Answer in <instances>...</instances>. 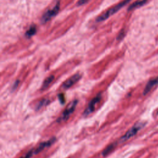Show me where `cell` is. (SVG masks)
I'll use <instances>...</instances> for the list:
<instances>
[{
  "instance_id": "5",
  "label": "cell",
  "mask_w": 158,
  "mask_h": 158,
  "mask_svg": "<svg viewBox=\"0 0 158 158\" xmlns=\"http://www.w3.org/2000/svg\"><path fill=\"white\" fill-rule=\"evenodd\" d=\"M102 98V94L101 93H99L94 98H93L90 102H89L87 107L85 110L83 112V115L84 116H87L89 114H91L94 110L96 105L101 101Z\"/></svg>"
},
{
  "instance_id": "4",
  "label": "cell",
  "mask_w": 158,
  "mask_h": 158,
  "mask_svg": "<svg viewBox=\"0 0 158 158\" xmlns=\"http://www.w3.org/2000/svg\"><path fill=\"white\" fill-rule=\"evenodd\" d=\"M59 9H60V2L58 1L57 2L55 6L52 9L48 10L46 13L44 14V15L41 17L42 23H45L49 20H50L53 17H54L59 12Z\"/></svg>"
},
{
  "instance_id": "14",
  "label": "cell",
  "mask_w": 158,
  "mask_h": 158,
  "mask_svg": "<svg viewBox=\"0 0 158 158\" xmlns=\"http://www.w3.org/2000/svg\"><path fill=\"white\" fill-rule=\"evenodd\" d=\"M33 154H34V150L31 149L25 155H24L23 157H22L20 158H30Z\"/></svg>"
},
{
  "instance_id": "1",
  "label": "cell",
  "mask_w": 158,
  "mask_h": 158,
  "mask_svg": "<svg viewBox=\"0 0 158 158\" xmlns=\"http://www.w3.org/2000/svg\"><path fill=\"white\" fill-rule=\"evenodd\" d=\"M130 1V0H124L123 1L120 2L119 4H117L116 6H114L113 7L109 9L107 11H106L104 13L99 15L96 19V22H101L103 20H105L106 19L109 17L110 15H113L114 14L116 13L117 11H118L122 7L125 6L127 3H128Z\"/></svg>"
},
{
  "instance_id": "10",
  "label": "cell",
  "mask_w": 158,
  "mask_h": 158,
  "mask_svg": "<svg viewBox=\"0 0 158 158\" xmlns=\"http://www.w3.org/2000/svg\"><path fill=\"white\" fill-rule=\"evenodd\" d=\"M49 99H48L47 98H44V99H41L35 105V110H38L40 109H41L44 106H46V105H48L49 104Z\"/></svg>"
},
{
  "instance_id": "8",
  "label": "cell",
  "mask_w": 158,
  "mask_h": 158,
  "mask_svg": "<svg viewBox=\"0 0 158 158\" xmlns=\"http://www.w3.org/2000/svg\"><path fill=\"white\" fill-rule=\"evenodd\" d=\"M157 85H158V77L150 80L148 82V83L146 84V85L144 89V91H143L144 95L148 94L151 91V89H152L155 86H156Z\"/></svg>"
},
{
  "instance_id": "3",
  "label": "cell",
  "mask_w": 158,
  "mask_h": 158,
  "mask_svg": "<svg viewBox=\"0 0 158 158\" xmlns=\"http://www.w3.org/2000/svg\"><path fill=\"white\" fill-rule=\"evenodd\" d=\"M143 125L144 124H143L142 123H138L135 124L130 130H128L123 136H122V138H120V141L122 142L126 141L127 140L134 136L138 133V131L142 128V127H143Z\"/></svg>"
},
{
  "instance_id": "2",
  "label": "cell",
  "mask_w": 158,
  "mask_h": 158,
  "mask_svg": "<svg viewBox=\"0 0 158 158\" xmlns=\"http://www.w3.org/2000/svg\"><path fill=\"white\" fill-rule=\"evenodd\" d=\"M77 104H78L77 99H75L72 101L71 102H70L67 106V107L65 109V110L63 111L62 114L58 117V118L57 119V122H62L66 121L69 118L70 115L75 110Z\"/></svg>"
},
{
  "instance_id": "6",
  "label": "cell",
  "mask_w": 158,
  "mask_h": 158,
  "mask_svg": "<svg viewBox=\"0 0 158 158\" xmlns=\"http://www.w3.org/2000/svg\"><path fill=\"white\" fill-rule=\"evenodd\" d=\"M81 76L80 73H77L74 75H73L72 77H70L69 78H68L66 81H65L63 84L62 85V88L63 89H68L70 88L72 85H73L75 83H76L80 78Z\"/></svg>"
},
{
  "instance_id": "13",
  "label": "cell",
  "mask_w": 158,
  "mask_h": 158,
  "mask_svg": "<svg viewBox=\"0 0 158 158\" xmlns=\"http://www.w3.org/2000/svg\"><path fill=\"white\" fill-rule=\"evenodd\" d=\"M36 33V27L35 25H32L30 27V28L26 31L25 36L28 38H30L34 35H35Z\"/></svg>"
},
{
  "instance_id": "11",
  "label": "cell",
  "mask_w": 158,
  "mask_h": 158,
  "mask_svg": "<svg viewBox=\"0 0 158 158\" xmlns=\"http://www.w3.org/2000/svg\"><path fill=\"white\" fill-rule=\"evenodd\" d=\"M146 1H147V0H138V1H135V2H133V4H131L130 6V7H128V10H131L134 9L135 8L141 7L143 5H144L146 2Z\"/></svg>"
},
{
  "instance_id": "12",
  "label": "cell",
  "mask_w": 158,
  "mask_h": 158,
  "mask_svg": "<svg viewBox=\"0 0 158 158\" xmlns=\"http://www.w3.org/2000/svg\"><path fill=\"white\" fill-rule=\"evenodd\" d=\"M116 146V143H112L110 144H109L108 146H107L104 151L102 152V155L103 156H106L107 155H108Z\"/></svg>"
},
{
  "instance_id": "15",
  "label": "cell",
  "mask_w": 158,
  "mask_h": 158,
  "mask_svg": "<svg viewBox=\"0 0 158 158\" xmlns=\"http://www.w3.org/2000/svg\"><path fill=\"white\" fill-rule=\"evenodd\" d=\"M59 97V99L60 101V102H61V104H64L65 102V98H64V96L63 94H59L58 95Z\"/></svg>"
},
{
  "instance_id": "17",
  "label": "cell",
  "mask_w": 158,
  "mask_h": 158,
  "mask_svg": "<svg viewBox=\"0 0 158 158\" xmlns=\"http://www.w3.org/2000/svg\"><path fill=\"white\" fill-rule=\"evenodd\" d=\"M88 1V0H79L78 2H77V5L78 6H81L83 4H86L87 2Z\"/></svg>"
},
{
  "instance_id": "16",
  "label": "cell",
  "mask_w": 158,
  "mask_h": 158,
  "mask_svg": "<svg viewBox=\"0 0 158 158\" xmlns=\"http://www.w3.org/2000/svg\"><path fill=\"white\" fill-rule=\"evenodd\" d=\"M19 80H16V81L14 82V83L13 84L12 87V91H14V90L17 88V86H18V85H19Z\"/></svg>"
},
{
  "instance_id": "9",
  "label": "cell",
  "mask_w": 158,
  "mask_h": 158,
  "mask_svg": "<svg viewBox=\"0 0 158 158\" xmlns=\"http://www.w3.org/2000/svg\"><path fill=\"white\" fill-rule=\"evenodd\" d=\"M54 79V75H50L49 77H48L43 81V85L41 86V90H44L46 89L49 86V85L52 83V81H53V80Z\"/></svg>"
},
{
  "instance_id": "18",
  "label": "cell",
  "mask_w": 158,
  "mask_h": 158,
  "mask_svg": "<svg viewBox=\"0 0 158 158\" xmlns=\"http://www.w3.org/2000/svg\"><path fill=\"white\" fill-rule=\"evenodd\" d=\"M124 31L123 30H122V31H121L120 32V33H119V35H118V36H117V40H121V39H122L123 38V37L124 36Z\"/></svg>"
},
{
  "instance_id": "7",
  "label": "cell",
  "mask_w": 158,
  "mask_h": 158,
  "mask_svg": "<svg viewBox=\"0 0 158 158\" xmlns=\"http://www.w3.org/2000/svg\"><path fill=\"white\" fill-rule=\"evenodd\" d=\"M56 138L55 137H52L50 139H49V140H48L46 141L41 143L39 144V146L34 150V154H38L40 152H41V151H43L44 148L50 146L51 145H52L56 141Z\"/></svg>"
}]
</instances>
